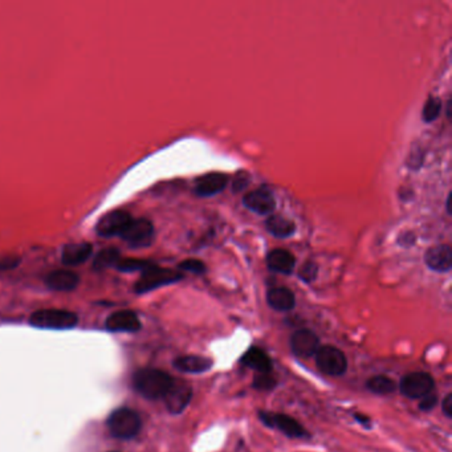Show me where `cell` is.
I'll return each mask as SVG.
<instances>
[{
	"label": "cell",
	"mask_w": 452,
	"mask_h": 452,
	"mask_svg": "<svg viewBox=\"0 0 452 452\" xmlns=\"http://www.w3.org/2000/svg\"><path fill=\"white\" fill-rule=\"evenodd\" d=\"M174 379L166 371L158 369H142L133 378L136 390L147 399H161L171 388Z\"/></svg>",
	"instance_id": "1"
},
{
	"label": "cell",
	"mask_w": 452,
	"mask_h": 452,
	"mask_svg": "<svg viewBox=\"0 0 452 452\" xmlns=\"http://www.w3.org/2000/svg\"><path fill=\"white\" fill-rule=\"evenodd\" d=\"M142 422L140 415L131 409L113 411L108 419L109 432L117 439H131L141 431Z\"/></svg>",
	"instance_id": "2"
},
{
	"label": "cell",
	"mask_w": 452,
	"mask_h": 452,
	"mask_svg": "<svg viewBox=\"0 0 452 452\" xmlns=\"http://www.w3.org/2000/svg\"><path fill=\"white\" fill-rule=\"evenodd\" d=\"M79 323V317L64 309H40L32 313L29 324L40 329H71Z\"/></svg>",
	"instance_id": "3"
},
{
	"label": "cell",
	"mask_w": 452,
	"mask_h": 452,
	"mask_svg": "<svg viewBox=\"0 0 452 452\" xmlns=\"http://www.w3.org/2000/svg\"><path fill=\"white\" fill-rule=\"evenodd\" d=\"M182 273L168 269V268H160L151 266L142 272L141 277L134 286V290L137 293H146L154 290L157 288L174 284L182 279Z\"/></svg>",
	"instance_id": "4"
},
{
	"label": "cell",
	"mask_w": 452,
	"mask_h": 452,
	"mask_svg": "<svg viewBox=\"0 0 452 452\" xmlns=\"http://www.w3.org/2000/svg\"><path fill=\"white\" fill-rule=\"evenodd\" d=\"M154 226L147 219H131L130 223L123 229V234L120 235L123 242L127 243V246L133 248H144V247L151 246L154 240Z\"/></svg>",
	"instance_id": "5"
},
{
	"label": "cell",
	"mask_w": 452,
	"mask_h": 452,
	"mask_svg": "<svg viewBox=\"0 0 452 452\" xmlns=\"http://www.w3.org/2000/svg\"><path fill=\"white\" fill-rule=\"evenodd\" d=\"M316 365L324 374L340 377L348 369L347 355L334 347H323L314 354Z\"/></svg>",
	"instance_id": "6"
},
{
	"label": "cell",
	"mask_w": 452,
	"mask_h": 452,
	"mask_svg": "<svg viewBox=\"0 0 452 452\" xmlns=\"http://www.w3.org/2000/svg\"><path fill=\"white\" fill-rule=\"evenodd\" d=\"M435 388V381L429 373L415 371L406 374L401 384L399 390L409 399H422L430 394Z\"/></svg>",
	"instance_id": "7"
},
{
	"label": "cell",
	"mask_w": 452,
	"mask_h": 452,
	"mask_svg": "<svg viewBox=\"0 0 452 452\" xmlns=\"http://www.w3.org/2000/svg\"><path fill=\"white\" fill-rule=\"evenodd\" d=\"M260 420L272 429H277L279 431L283 432L289 438H304L307 435L305 429L292 416L286 414H277V412H268L262 411L259 412Z\"/></svg>",
	"instance_id": "8"
},
{
	"label": "cell",
	"mask_w": 452,
	"mask_h": 452,
	"mask_svg": "<svg viewBox=\"0 0 452 452\" xmlns=\"http://www.w3.org/2000/svg\"><path fill=\"white\" fill-rule=\"evenodd\" d=\"M192 398V389L185 381H174L164 397V405L171 414H181Z\"/></svg>",
	"instance_id": "9"
},
{
	"label": "cell",
	"mask_w": 452,
	"mask_h": 452,
	"mask_svg": "<svg viewBox=\"0 0 452 452\" xmlns=\"http://www.w3.org/2000/svg\"><path fill=\"white\" fill-rule=\"evenodd\" d=\"M290 349L299 358H309L320 349V340L312 330L300 329L290 337Z\"/></svg>",
	"instance_id": "10"
},
{
	"label": "cell",
	"mask_w": 452,
	"mask_h": 452,
	"mask_svg": "<svg viewBox=\"0 0 452 452\" xmlns=\"http://www.w3.org/2000/svg\"><path fill=\"white\" fill-rule=\"evenodd\" d=\"M131 219L130 214L125 211H112L99 221L96 231L103 238H113L121 235Z\"/></svg>",
	"instance_id": "11"
},
{
	"label": "cell",
	"mask_w": 452,
	"mask_h": 452,
	"mask_svg": "<svg viewBox=\"0 0 452 452\" xmlns=\"http://www.w3.org/2000/svg\"><path fill=\"white\" fill-rule=\"evenodd\" d=\"M243 203L251 211H253L256 214H262V215L273 212V210L276 207L273 194L266 187L256 188L253 191L247 192L246 195L243 197Z\"/></svg>",
	"instance_id": "12"
},
{
	"label": "cell",
	"mask_w": 452,
	"mask_h": 452,
	"mask_svg": "<svg viewBox=\"0 0 452 452\" xmlns=\"http://www.w3.org/2000/svg\"><path fill=\"white\" fill-rule=\"evenodd\" d=\"M106 329H109L110 331L134 333L141 329V321L134 312L120 310V312H114L108 317Z\"/></svg>",
	"instance_id": "13"
},
{
	"label": "cell",
	"mask_w": 452,
	"mask_h": 452,
	"mask_svg": "<svg viewBox=\"0 0 452 452\" xmlns=\"http://www.w3.org/2000/svg\"><path fill=\"white\" fill-rule=\"evenodd\" d=\"M228 185V177L221 173H211L198 178L194 187V192L198 197L207 198L222 192Z\"/></svg>",
	"instance_id": "14"
},
{
	"label": "cell",
	"mask_w": 452,
	"mask_h": 452,
	"mask_svg": "<svg viewBox=\"0 0 452 452\" xmlns=\"http://www.w3.org/2000/svg\"><path fill=\"white\" fill-rule=\"evenodd\" d=\"M425 262L427 267L435 272H449L452 266L451 247L439 244L429 248L425 255Z\"/></svg>",
	"instance_id": "15"
},
{
	"label": "cell",
	"mask_w": 452,
	"mask_h": 452,
	"mask_svg": "<svg viewBox=\"0 0 452 452\" xmlns=\"http://www.w3.org/2000/svg\"><path fill=\"white\" fill-rule=\"evenodd\" d=\"M45 283L48 288H51L52 290H58V292H69L76 289L80 283V276L69 269H58L51 272L47 279Z\"/></svg>",
	"instance_id": "16"
},
{
	"label": "cell",
	"mask_w": 452,
	"mask_h": 452,
	"mask_svg": "<svg viewBox=\"0 0 452 452\" xmlns=\"http://www.w3.org/2000/svg\"><path fill=\"white\" fill-rule=\"evenodd\" d=\"M93 253V246L90 243H71L62 248V262L64 266L75 267L85 263Z\"/></svg>",
	"instance_id": "17"
},
{
	"label": "cell",
	"mask_w": 452,
	"mask_h": 452,
	"mask_svg": "<svg viewBox=\"0 0 452 452\" xmlns=\"http://www.w3.org/2000/svg\"><path fill=\"white\" fill-rule=\"evenodd\" d=\"M267 266L273 272L290 275L296 266V259L287 249L277 248L268 253Z\"/></svg>",
	"instance_id": "18"
},
{
	"label": "cell",
	"mask_w": 452,
	"mask_h": 452,
	"mask_svg": "<svg viewBox=\"0 0 452 452\" xmlns=\"http://www.w3.org/2000/svg\"><path fill=\"white\" fill-rule=\"evenodd\" d=\"M174 368L187 374H201L212 368V361L202 355H182L174 360Z\"/></svg>",
	"instance_id": "19"
},
{
	"label": "cell",
	"mask_w": 452,
	"mask_h": 452,
	"mask_svg": "<svg viewBox=\"0 0 452 452\" xmlns=\"http://www.w3.org/2000/svg\"><path fill=\"white\" fill-rule=\"evenodd\" d=\"M268 305L277 312H288L294 308L296 299L290 289L286 287L272 288L267 293Z\"/></svg>",
	"instance_id": "20"
},
{
	"label": "cell",
	"mask_w": 452,
	"mask_h": 452,
	"mask_svg": "<svg viewBox=\"0 0 452 452\" xmlns=\"http://www.w3.org/2000/svg\"><path fill=\"white\" fill-rule=\"evenodd\" d=\"M240 362L247 368L255 370L256 374L272 371V362H271L267 353L259 348H251V349L247 350L244 355L242 357Z\"/></svg>",
	"instance_id": "21"
},
{
	"label": "cell",
	"mask_w": 452,
	"mask_h": 452,
	"mask_svg": "<svg viewBox=\"0 0 452 452\" xmlns=\"http://www.w3.org/2000/svg\"><path fill=\"white\" fill-rule=\"evenodd\" d=\"M266 226H267L269 234H272L276 238H281V239L292 236L296 231L294 223L281 215L269 216L266 222Z\"/></svg>",
	"instance_id": "22"
},
{
	"label": "cell",
	"mask_w": 452,
	"mask_h": 452,
	"mask_svg": "<svg viewBox=\"0 0 452 452\" xmlns=\"http://www.w3.org/2000/svg\"><path fill=\"white\" fill-rule=\"evenodd\" d=\"M366 388L368 390L378 394V395H388L398 389V385L395 384V381H392L389 377L385 375H375L371 377L369 381L366 382Z\"/></svg>",
	"instance_id": "23"
},
{
	"label": "cell",
	"mask_w": 452,
	"mask_h": 452,
	"mask_svg": "<svg viewBox=\"0 0 452 452\" xmlns=\"http://www.w3.org/2000/svg\"><path fill=\"white\" fill-rule=\"evenodd\" d=\"M120 259H121L120 252L116 248H105L97 253L93 266L99 271L108 267H116Z\"/></svg>",
	"instance_id": "24"
},
{
	"label": "cell",
	"mask_w": 452,
	"mask_h": 452,
	"mask_svg": "<svg viewBox=\"0 0 452 452\" xmlns=\"http://www.w3.org/2000/svg\"><path fill=\"white\" fill-rule=\"evenodd\" d=\"M440 112H442V101L438 97L430 96L423 106L422 117L426 123H432L439 117Z\"/></svg>",
	"instance_id": "25"
},
{
	"label": "cell",
	"mask_w": 452,
	"mask_h": 452,
	"mask_svg": "<svg viewBox=\"0 0 452 452\" xmlns=\"http://www.w3.org/2000/svg\"><path fill=\"white\" fill-rule=\"evenodd\" d=\"M151 266H154V264H151L146 260H142V259L129 258V259H120L118 263L116 264V268L123 271V272H136V271H142L144 272Z\"/></svg>",
	"instance_id": "26"
},
{
	"label": "cell",
	"mask_w": 452,
	"mask_h": 452,
	"mask_svg": "<svg viewBox=\"0 0 452 452\" xmlns=\"http://www.w3.org/2000/svg\"><path fill=\"white\" fill-rule=\"evenodd\" d=\"M276 385V381L273 377H271V373H263L256 374L253 379V388L258 390H272Z\"/></svg>",
	"instance_id": "27"
},
{
	"label": "cell",
	"mask_w": 452,
	"mask_h": 452,
	"mask_svg": "<svg viewBox=\"0 0 452 452\" xmlns=\"http://www.w3.org/2000/svg\"><path fill=\"white\" fill-rule=\"evenodd\" d=\"M318 273V267L316 263L313 262H307L305 264H303L300 271H299V277L305 281V283H310L317 277Z\"/></svg>",
	"instance_id": "28"
},
{
	"label": "cell",
	"mask_w": 452,
	"mask_h": 452,
	"mask_svg": "<svg viewBox=\"0 0 452 452\" xmlns=\"http://www.w3.org/2000/svg\"><path fill=\"white\" fill-rule=\"evenodd\" d=\"M178 267L182 271H187V272H191L195 275H202L205 272V264L197 259H187L185 262H182Z\"/></svg>",
	"instance_id": "29"
},
{
	"label": "cell",
	"mask_w": 452,
	"mask_h": 452,
	"mask_svg": "<svg viewBox=\"0 0 452 452\" xmlns=\"http://www.w3.org/2000/svg\"><path fill=\"white\" fill-rule=\"evenodd\" d=\"M21 258L18 255H0V271H10L21 264Z\"/></svg>",
	"instance_id": "30"
},
{
	"label": "cell",
	"mask_w": 452,
	"mask_h": 452,
	"mask_svg": "<svg viewBox=\"0 0 452 452\" xmlns=\"http://www.w3.org/2000/svg\"><path fill=\"white\" fill-rule=\"evenodd\" d=\"M248 184H249L248 173L240 171V173L236 174V177L232 181V190H234V192H240V191H243L244 188H247Z\"/></svg>",
	"instance_id": "31"
},
{
	"label": "cell",
	"mask_w": 452,
	"mask_h": 452,
	"mask_svg": "<svg viewBox=\"0 0 452 452\" xmlns=\"http://www.w3.org/2000/svg\"><path fill=\"white\" fill-rule=\"evenodd\" d=\"M438 403V397L436 394H427L426 397H423L419 402V410L422 411H431Z\"/></svg>",
	"instance_id": "32"
},
{
	"label": "cell",
	"mask_w": 452,
	"mask_h": 452,
	"mask_svg": "<svg viewBox=\"0 0 452 452\" xmlns=\"http://www.w3.org/2000/svg\"><path fill=\"white\" fill-rule=\"evenodd\" d=\"M423 164V154L420 149H414L409 157V166L411 168H418Z\"/></svg>",
	"instance_id": "33"
},
{
	"label": "cell",
	"mask_w": 452,
	"mask_h": 452,
	"mask_svg": "<svg viewBox=\"0 0 452 452\" xmlns=\"http://www.w3.org/2000/svg\"><path fill=\"white\" fill-rule=\"evenodd\" d=\"M442 409L447 418H452V394H447L442 402Z\"/></svg>",
	"instance_id": "34"
},
{
	"label": "cell",
	"mask_w": 452,
	"mask_h": 452,
	"mask_svg": "<svg viewBox=\"0 0 452 452\" xmlns=\"http://www.w3.org/2000/svg\"><path fill=\"white\" fill-rule=\"evenodd\" d=\"M355 418H357V420H360V422H362V423H368L369 422V418H366V416H362V415H360V414H357L355 415Z\"/></svg>",
	"instance_id": "35"
}]
</instances>
